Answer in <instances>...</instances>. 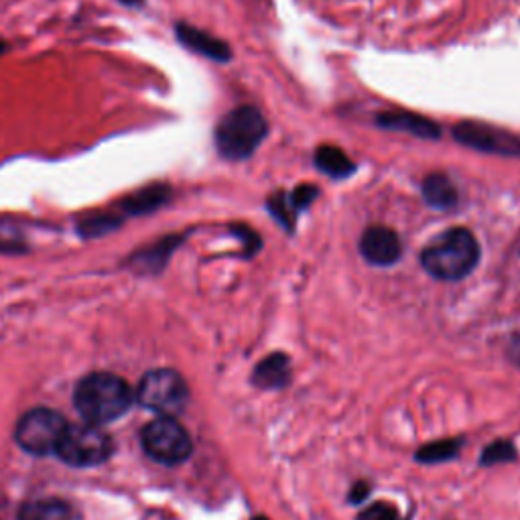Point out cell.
I'll use <instances>...</instances> for the list:
<instances>
[{"mask_svg":"<svg viewBox=\"0 0 520 520\" xmlns=\"http://www.w3.org/2000/svg\"><path fill=\"white\" fill-rule=\"evenodd\" d=\"M65 427H68V421L59 413L51 409H33L17 423L15 441L27 453L41 458V455L55 453Z\"/></svg>","mask_w":520,"mask_h":520,"instance_id":"7","label":"cell"},{"mask_svg":"<svg viewBox=\"0 0 520 520\" xmlns=\"http://www.w3.org/2000/svg\"><path fill=\"white\" fill-rule=\"evenodd\" d=\"M118 226V220L112 218V216H96V218H90V220H84L80 226H78V232L84 234L86 238H94V236H102L110 230H114Z\"/></svg>","mask_w":520,"mask_h":520,"instance_id":"19","label":"cell"},{"mask_svg":"<svg viewBox=\"0 0 520 520\" xmlns=\"http://www.w3.org/2000/svg\"><path fill=\"white\" fill-rule=\"evenodd\" d=\"M187 397L189 390L183 376L169 368L147 372L137 388L139 403L149 411L161 413L163 417L179 413L187 403Z\"/></svg>","mask_w":520,"mask_h":520,"instance_id":"5","label":"cell"},{"mask_svg":"<svg viewBox=\"0 0 520 520\" xmlns=\"http://www.w3.org/2000/svg\"><path fill=\"white\" fill-rule=\"evenodd\" d=\"M59 460L74 468H94L112 455V439L100 425H68L57 443Z\"/></svg>","mask_w":520,"mask_h":520,"instance_id":"4","label":"cell"},{"mask_svg":"<svg viewBox=\"0 0 520 520\" xmlns=\"http://www.w3.org/2000/svg\"><path fill=\"white\" fill-rule=\"evenodd\" d=\"M514 458V447L506 441H498V443H492L484 455H482V464L484 466H494V464H502V462H508Z\"/></svg>","mask_w":520,"mask_h":520,"instance_id":"21","label":"cell"},{"mask_svg":"<svg viewBox=\"0 0 520 520\" xmlns=\"http://www.w3.org/2000/svg\"><path fill=\"white\" fill-rule=\"evenodd\" d=\"M7 51V45H5V41L3 39H0V55H3Z\"/></svg>","mask_w":520,"mask_h":520,"instance_id":"26","label":"cell"},{"mask_svg":"<svg viewBox=\"0 0 520 520\" xmlns=\"http://www.w3.org/2000/svg\"><path fill=\"white\" fill-rule=\"evenodd\" d=\"M480 260V246L466 228H451L431 240L421 254L425 271L439 281L468 277Z\"/></svg>","mask_w":520,"mask_h":520,"instance_id":"2","label":"cell"},{"mask_svg":"<svg viewBox=\"0 0 520 520\" xmlns=\"http://www.w3.org/2000/svg\"><path fill=\"white\" fill-rule=\"evenodd\" d=\"M317 193L319 191L313 185H299L293 193H289V198H291V204L295 206V210L299 212V210H305L317 198Z\"/></svg>","mask_w":520,"mask_h":520,"instance_id":"23","label":"cell"},{"mask_svg":"<svg viewBox=\"0 0 520 520\" xmlns=\"http://www.w3.org/2000/svg\"><path fill=\"white\" fill-rule=\"evenodd\" d=\"M120 3H124V5H130V7H133V5H141L143 0H120Z\"/></svg>","mask_w":520,"mask_h":520,"instance_id":"25","label":"cell"},{"mask_svg":"<svg viewBox=\"0 0 520 520\" xmlns=\"http://www.w3.org/2000/svg\"><path fill=\"white\" fill-rule=\"evenodd\" d=\"M360 252L368 263L376 267H390L401 258L403 244L395 230L386 226H372L362 234Z\"/></svg>","mask_w":520,"mask_h":520,"instance_id":"9","label":"cell"},{"mask_svg":"<svg viewBox=\"0 0 520 520\" xmlns=\"http://www.w3.org/2000/svg\"><path fill=\"white\" fill-rule=\"evenodd\" d=\"M458 449H460V441H437V443L425 445L417 453V460L423 464H439V462L455 458Z\"/></svg>","mask_w":520,"mask_h":520,"instance_id":"18","label":"cell"},{"mask_svg":"<svg viewBox=\"0 0 520 520\" xmlns=\"http://www.w3.org/2000/svg\"><path fill=\"white\" fill-rule=\"evenodd\" d=\"M269 208H271V212L279 218L281 224H285L287 228L293 226V220H295L297 210H295V206L291 204L289 193H279V195H275V198L269 202Z\"/></svg>","mask_w":520,"mask_h":520,"instance_id":"20","label":"cell"},{"mask_svg":"<svg viewBox=\"0 0 520 520\" xmlns=\"http://www.w3.org/2000/svg\"><path fill=\"white\" fill-rule=\"evenodd\" d=\"M267 137V120L254 106L228 112L216 128V147L224 159H248Z\"/></svg>","mask_w":520,"mask_h":520,"instance_id":"3","label":"cell"},{"mask_svg":"<svg viewBox=\"0 0 520 520\" xmlns=\"http://www.w3.org/2000/svg\"><path fill=\"white\" fill-rule=\"evenodd\" d=\"M135 393L128 382L116 374L94 372L76 386L74 403L78 413L92 425H104L120 419L133 407Z\"/></svg>","mask_w":520,"mask_h":520,"instance_id":"1","label":"cell"},{"mask_svg":"<svg viewBox=\"0 0 520 520\" xmlns=\"http://www.w3.org/2000/svg\"><path fill=\"white\" fill-rule=\"evenodd\" d=\"M177 242H179L177 238H165L159 244H155L153 248L141 252L135 258V263H139L141 269H145V271H161L163 265H165V260L171 256V250L175 248Z\"/></svg>","mask_w":520,"mask_h":520,"instance_id":"17","label":"cell"},{"mask_svg":"<svg viewBox=\"0 0 520 520\" xmlns=\"http://www.w3.org/2000/svg\"><path fill=\"white\" fill-rule=\"evenodd\" d=\"M177 39L185 47H189L191 51L206 55V57L216 59V61H228L230 55H232L230 47L224 41H220V39H216V37H212V35H208L200 29H193L185 23L177 25Z\"/></svg>","mask_w":520,"mask_h":520,"instance_id":"10","label":"cell"},{"mask_svg":"<svg viewBox=\"0 0 520 520\" xmlns=\"http://www.w3.org/2000/svg\"><path fill=\"white\" fill-rule=\"evenodd\" d=\"M143 447L151 460L163 466H179L191 455V437L171 417H161L143 429Z\"/></svg>","mask_w":520,"mask_h":520,"instance_id":"6","label":"cell"},{"mask_svg":"<svg viewBox=\"0 0 520 520\" xmlns=\"http://www.w3.org/2000/svg\"><path fill=\"white\" fill-rule=\"evenodd\" d=\"M315 165L330 177L342 179L354 173V163L350 161V157L332 145H323L315 151Z\"/></svg>","mask_w":520,"mask_h":520,"instance_id":"16","label":"cell"},{"mask_svg":"<svg viewBox=\"0 0 520 520\" xmlns=\"http://www.w3.org/2000/svg\"><path fill=\"white\" fill-rule=\"evenodd\" d=\"M169 198H171V191L167 185H151L137 191L135 195H130V198L122 204V208L130 216H145L165 206Z\"/></svg>","mask_w":520,"mask_h":520,"instance_id":"13","label":"cell"},{"mask_svg":"<svg viewBox=\"0 0 520 520\" xmlns=\"http://www.w3.org/2000/svg\"><path fill=\"white\" fill-rule=\"evenodd\" d=\"M378 124L390 130H403V133H411L423 139L439 137V128L433 120H427L411 112H384L378 116Z\"/></svg>","mask_w":520,"mask_h":520,"instance_id":"11","label":"cell"},{"mask_svg":"<svg viewBox=\"0 0 520 520\" xmlns=\"http://www.w3.org/2000/svg\"><path fill=\"white\" fill-rule=\"evenodd\" d=\"M453 137L458 143L476 151L504 157H520V139L490 124L460 122L453 128Z\"/></svg>","mask_w":520,"mask_h":520,"instance_id":"8","label":"cell"},{"mask_svg":"<svg viewBox=\"0 0 520 520\" xmlns=\"http://www.w3.org/2000/svg\"><path fill=\"white\" fill-rule=\"evenodd\" d=\"M19 520H72V508L57 498L33 500L21 508Z\"/></svg>","mask_w":520,"mask_h":520,"instance_id":"15","label":"cell"},{"mask_svg":"<svg viewBox=\"0 0 520 520\" xmlns=\"http://www.w3.org/2000/svg\"><path fill=\"white\" fill-rule=\"evenodd\" d=\"M423 198L429 206L439 208V210H447V208H453L455 204H458L460 195H458V189H455V185L451 183L449 177L435 173V175H429L423 181Z\"/></svg>","mask_w":520,"mask_h":520,"instance_id":"14","label":"cell"},{"mask_svg":"<svg viewBox=\"0 0 520 520\" xmlns=\"http://www.w3.org/2000/svg\"><path fill=\"white\" fill-rule=\"evenodd\" d=\"M358 520H399V512L395 506L378 502V504H372L366 510H362Z\"/></svg>","mask_w":520,"mask_h":520,"instance_id":"22","label":"cell"},{"mask_svg":"<svg viewBox=\"0 0 520 520\" xmlns=\"http://www.w3.org/2000/svg\"><path fill=\"white\" fill-rule=\"evenodd\" d=\"M254 520H269V518H263V516H260V518H254Z\"/></svg>","mask_w":520,"mask_h":520,"instance_id":"27","label":"cell"},{"mask_svg":"<svg viewBox=\"0 0 520 520\" xmlns=\"http://www.w3.org/2000/svg\"><path fill=\"white\" fill-rule=\"evenodd\" d=\"M289 376H291L289 358L283 354H273L256 366L252 380L260 388L273 390V388H283L289 382Z\"/></svg>","mask_w":520,"mask_h":520,"instance_id":"12","label":"cell"},{"mask_svg":"<svg viewBox=\"0 0 520 520\" xmlns=\"http://www.w3.org/2000/svg\"><path fill=\"white\" fill-rule=\"evenodd\" d=\"M368 486L366 484H356V488H354V492L350 494V500L352 502H362L366 496H368Z\"/></svg>","mask_w":520,"mask_h":520,"instance_id":"24","label":"cell"}]
</instances>
